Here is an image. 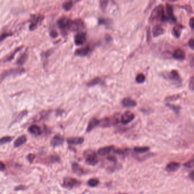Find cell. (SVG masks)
Returning a JSON list of instances; mask_svg holds the SVG:
<instances>
[{
    "mask_svg": "<svg viewBox=\"0 0 194 194\" xmlns=\"http://www.w3.org/2000/svg\"><path fill=\"white\" fill-rule=\"evenodd\" d=\"M172 57L176 60L183 61L185 58V53L182 49H178L173 53Z\"/></svg>",
    "mask_w": 194,
    "mask_h": 194,
    "instance_id": "7c38bea8",
    "label": "cell"
},
{
    "mask_svg": "<svg viewBox=\"0 0 194 194\" xmlns=\"http://www.w3.org/2000/svg\"><path fill=\"white\" fill-rule=\"evenodd\" d=\"M180 96L179 95H173V96H170L166 98V101H175L177 99L179 98Z\"/></svg>",
    "mask_w": 194,
    "mask_h": 194,
    "instance_id": "e575fe53",
    "label": "cell"
},
{
    "mask_svg": "<svg viewBox=\"0 0 194 194\" xmlns=\"http://www.w3.org/2000/svg\"><path fill=\"white\" fill-rule=\"evenodd\" d=\"M149 150V148L146 146L142 147H135L134 148V151L137 153H143L148 152Z\"/></svg>",
    "mask_w": 194,
    "mask_h": 194,
    "instance_id": "83f0119b",
    "label": "cell"
},
{
    "mask_svg": "<svg viewBox=\"0 0 194 194\" xmlns=\"http://www.w3.org/2000/svg\"><path fill=\"white\" fill-rule=\"evenodd\" d=\"M99 183V180L96 178H92L89 179L87 182V185L88 186L91 187H96Z\"/></svg>",
    "mask_w": 194,
    "mask_h": 194,
    "instance_id": "f1b7e54d",
    "label": "cell"
},
{
    "mask_svg": "<svg viewBox=\"0 0 194 194\" xmlns=\"http://www.w3.org/2000/svg\"><path fill=\"white\" fill-rule=\"evenodd\" d=\"M114 149L113 146H107L103 148H101L98 150V154L101 156H104L109 154Z\"/></svg>",
    "mask_w": 194,
    "mask_h": 194,
    "instance_id": "ac0fdd59",
    "label": "cell"
},
{
    "mask_svg": "<svg viewBox=\"0 0 194 194\" xmlns=\"http://www.w3.org/2000/svg\"><path fill=\"white\" fill-rule=\"evenodd\" d=\"M26 186H23V185H20V186H18L16 187L14 189V190H15V191H21V190H26Z\"/></svg>",
    "mask_w": 194,
    "mask_h": 194,
    "instance_id": "f6af8a7d",
    "label": "cell"
},
{
    "mask_svg": "<svg viewBox=\"0 0 194 194\" xmlns=\"http://www.w3.org/2000/svg\"><path fill=\"white\" fill-rule=\"evenodd\" d=\"M194 18L192 17L190 21V26L191 29H194Z\"/></svg>",
    "mask_w": 194,
    "mask_h": 194,
    "instance_id": "c3c4849f",
    "label": "cell"
},
{
    "mask_svg": "<svg viewBox=\"0 0 194 194\" xmlns=\"http://www.w3.org/2000/svg\"><path fill=\"white\" fill-rule=\"evenodd\" d=\"M168 77L170 79L172 80H174L176 82H178L179 83L181 81V77L179 76V74L178 72V71L176 70H172L168 75Z\"/></svg>",
    "mask_w": 194,
    "mask_h": 194,
    "instance_id": "ffe728a7",
    "label": "cell"
},
{
    "mask_svg": "<svg viewBox=\"0 0 194 194\" xmlns=\"http://www.w3.org/2000/svg\"><path fill=\"white\" fill-rule=\"evenodd\" d=\"M145 76L143 73H139L135 78V80L138 83H143L145 81Z\"/></svg>",
    "mask_w": 194,
    "mask_h": 194,
    "instance_id": "4dcf8cb0",
    "label": "cell"
},
{
    "mask_svg": "<svg viewBox=\"0 0 194 194\" xmlns=\"http://www.w3.org/2000/svg\"><path fill=\"white\" fill-rule=\"evenodd\" d=\"M86 39L87 36L85 32H78L75 36V43L77 46L82 45L85 43Z\"/></svg>",
    "mask_w": 194,
    "mask_h": 194,
    "instance_id": "9c48e42d",
    "label": "cell"
},
{
    "mask_svg": "<svg viewBox=\"0 0 194 194\" xmlns=\"http://www.w3.org/2000/svg\"><path fill=\"white\" fill-rule=\"evenodd\" d=\"M28 57V54H27L26 52L22 54L17 59V63L19 65H22L27 60Z\"/></svg>",
    "mask_w": 194,
    "mask_h": 194,
    "instance_id": "d4e9b609",
    "label": "cell"
},
{
    "mask_svg": "<svg viewBox=\"0 0 194 194\" xmlns=\"http://www.w3.org/2000/svg\"><path fill=\"white\" fill-rule=\"evenodd\" d=\"M73 6V2L72 1H67L65 2L63 4V7L65 10L68 11Z\"/></svg>",
    "mask_w": 194,
    "mask_h": 194,
    "instance_id": "1f68e13d",
    "label": "cell"
},
{
    "mask_svg": "<svg viewBox=\"0 0 194 194\" xmlns=\"http://www.w3.org/2000/svg\"><path fill=\"white\" fill-rule=\"evenodd\" d=\"M22 47H21V48H19V49H17V50H15V51H14L11 55H10V56H9V57H8L7 59H6V60H5V61H10V60H11V59L13 58V57H14V55L17 53V51H18V50H20V49H21Z\"/></svg>",
    "mask_w": 194,
    "mask_h": 194,
    "instance_id": "60d3db41",
    "label": "cell"
},
{
    "mask_svg": "<svg viewBox=\"0 0 194 194\" xmlns=\"http://www.w3.org/2000/svg\"><path fill=\"white\" fill-rule=\"evenodd\" d=\"M164 32V30L162 27L158 25H157L153 27V35L154 37L158 36Z\"/></svg>",
    "mask_w": 194,
    "mask_h": 194,
    "instance_id": "cb8c5ba5",
    "label": "cell"
},
{
    "mask_svg": "<svg viewBox=\"0 0 194 194\" xmlns=\"http://www.w3.org/2000/svg\"><path fill=\"white\" fill-rule=\"evenodd\" d=\"M72 169L73 172L75 174H77L79 176H81V175L85 174V170H84V168L77 163H72Z\"/></svg>",
    "mask_w": 194,
    "mask_h": 194,
    "instance_id": "4fadbf2b",
    "label": "cell"
},
{
    "mask_svg": "<svg viewBox=\"0 0 194 194\" xmlns=\"http://www.w3.org/2000/svg\"><path fill=\"white\" fill-rule=\"evenodd\" d=\"M181 166V164L178 162H171L167 164L166 167V171L168 172L176 171Z\"/></svg>",
    "mask_w": 194,
    "mask_h": 194,
    "instance_id": "9a60e30c",
    "label": "cell"
},
{
    "mask_svg": "<svg viewBox=\"0 0 194 194\" xmlns=\"http://www.w3.org/2000/svg\"><path fill=\"white\" fill-rule=\"evenodd\" d=\"M90 51V48L89 46H86L82 47L80 49H77L75 53V55L77 56H86Z\"/></svg>",
    "mask_w": 194,
    "mask_h": 194,
    "instance_id": "2e32d148",
    "label": "cell"
},
{
    "mask_svg": "<svg viewBox=\"0 0 194 194\" xmlns=\"http://www.w3.org/2000/svg\"><path fill=\"white\" fill-rule=\"evenodd\" d=\"M51 36L52 37H53V38H55V37H57V35H58V33H57V32H56V31H52L51 32Z\"/></svg>",
    "mask_w": 194,
    "mask_h": 194,
    "instance_id": "681fc988",
    "label": "cell"
},
{
    "mask_svg": "<svg viewBox=\"0 0 194 194\" xmlns=\"http://www.w3.org/2000/svg\"><path fill=\"white\" fill-rule=\"evenodd\" d=\"M29 131L35 135H39L42 133V131L39 127L36 125H32L29 128Z\"/></svg>",
    "mask_w": 194,
    "mask_h": 194,
    "instance_id": "603a6c76",
    "label": "cell"
},
{
    "mask_svg": "<svg viewBox=\"0 0 194 194\" xmlns=\"http://www.w3.org/2000/svg\"><path fill=\"white\" fill-rule=\"evenodd\" d=\"M106 159H107L108 161H110V162H114V163H116V162H117V158H116L115 156H109L107 157Z\"/></svg>",
    "mask_w": 194,
    "mask_h": 194,
    "instance_id": "f35d334b",
    "label": "cell"
},
{
    "mask_svg": "<svg viewBox=\"0 0 194 194\" xmlns=\"http://www.w3.org/2000/svg\"><path fill=\"white\" fill-rule=\"evenodd\" d=\"M189 45L191 47V49H192L193 50L194 49V39L193 38L190 39V40L189 41Z\"/></svg>",
    "mask_w": 194,
    "mask_h": 194,
    "instance_id": "bcb514c9",
    "label": "cell"
},
{
    "mask_svg": "<svg viewBox=\"0 0 194 194\" xmlns=\"http://www.w3.org/2000/svg\"><path fill=\"white\" fill-rule=\"evenodd\" d=\"M84 28V25L83 21L80 19L71 20L68 29L71 31H79Z\"/></svg>",
    "mask_w": 194,
    "mask_h": 194,
    "instance_id": "5b68a950",
    "label": "cell"
},
{
    "mask_svg": "<svg viewBox=\"0 0 194 194\" xmlns=\"http://www.w3.org/2000/svg\"><path fill=\"white\" fill-rule=\"evenodd\" d=\"M71 20L67 18V17H62L57 22V24L59 26V28H61V29H68L70 23H71Z\"/></svg>",
    "mask_w": 194,
    "mask_h": 194,
    "instance_id": "ba28073f",
    "label": "cell"
},
{
    "mask_svg": "<svg viewBox=\"0 0 194 194\" xmlns=\"http://www.w3.org/2000/svg\"><path fill=\"white\" fill-rule=\"evenodd\" d=\"M35 156L33 154H29L28 156V161L30 162V163H32L34 160H35Z\"/></svg>",
    "mask_w": 194,
    "mask_h": 194,
    "instance_id": "ab89813d",
    "label": "cell"
},
{
    "mask_svg": "<svg viewBox=\"0 0 194 194\" xmlns=\"http://www.w3.org/2000/svg\"><path fill=\"white\" fill-rule=\"evenodd\" d=\"M166 106H167L169 108H170L171 109H172L173 111H174L175 113H178L180 109H181V107L179 106L178 105H175L173 104H166Z\"/></svg>",
    "mask_w": 194,
    "mask_h": 194,
    "instance_id": "d6a6232c",
    "label": "cell"
},
{
    "mask_svg": "<svg viewBox=\"0 0 194 194\" xmlns=\"http://www.w3.org/2000/svg\"><path fill=\"white\" fill-rule=\"evenodd\" d=\"M194 77L192 76L190 80V84H189V87L192 91L194 90Z\"/></svg>",
    "mask_w": 194,
    "mask_h": 194,
    "instance_id": "ee69618b",
    "label": "cell"
},
{
    "mask_svg": "<svg viewBox=\"0 0 194 194\" xmlns=\"http://www.w3.org/2000/svg\"><path fill=\"white\" fill-rule=\"evenodd\" d=\"M61 161L59 157L57 156H51L48 157L47 158H46L45 162H49L50 163H55V162H59Z\"/></svg>",
    "mask_w": 194,
    "mask_h": 194,
    "instance_id": "4316f807",
    "label": "cell"
},
{
    "mask_svg": "<svg viewBox=\"0 0 194 194\" xmlns=\"http://www.w3.org/2000/svg\"><path fill=\"white\" fill-rule=\"evenodd\" d=\"M43 17L42 15H32L31 21V24L30 25V30H34L36 29L38 24H39L43 20Z\"/></svg>",
    "mask_w": 194,
    "mask_h": 194,
    "instance_id": "52a82bcc",
    "label": "cell"
},
{
    "mask_svg": "<svg viewBox=\"0 0 194 194\" xmlns=\"http://www.w3.org/2000/svg\"><path fill=\"white\" fill-rule=\"evenodd\" d=\"M5 168H6L5 164L3 162L0 161V171H4Z\"/></svg>",
    "mask_w": 194,
    "mask_h": 194,
    "instance_id": "7dc6e473",
    "label": "cell"
},
{
    "mask_svg": "<svg viewBox=\"0 0 194 194\" xmlns=\"http://www.w3.org/2000/svg\"><path fill=\"white\" fill-rule=\"evenodd\" d=\"M115 153L118 154L119 155H124L127 153L126 150H121V149H116L114 150Z\"/></svg>",
    "mask_w": 194,
    "mask_h": 194,
    "instance_id": "74e56055",
    "label": "cell"
},
{
    "mask_svg": "<svg viewBox=\"0 0 194 194\" xmlns=\"http://www.w3.org/2000/svg\"><path fill=\"white\" fill-rule=\"evenodd\" d=\"M84 158L86 162L91 166H95L98 162V158L97 154L93 150H88L84 152Z\"/></svg>",
    "mask_w": 194,
    "mask_h": 194,
    "instance_id": "3957f363",
    "label": "cell"
},
{
    "mask_svg": "<svg viewBox=\"0 0 194 194\" xmlns=\"http://www.w3.org/2000/svg\"><path fill=\"white\" fill-rule=\"evenodd\" d=\"M122 104L125 108H131L137 105V102L130 97H126L122 100Z\"/></svg>",
    "mask_w": 194,
    "mask_h": 194,
    "instance_id": "5bb4252c",
    "label": "cell"
},
{
    "mask_svg": "<svg viewBox=\"0 0 194 194\" xmlns=\"http://www.w3.org/2000/svg\"><path fill=\"white\" fill-rule=\"evenodd\" d=\"M13 137L10 136H5L0 138V145H3L11 141Z\"/></svg>",
    "mask_w": 194,
    "mask_h": 194,
    "instance_id": "f546056e",
    "label": "cell"
},
{
    "mask_svg": "<svg viewBox=\"0 0 194 194\" xmlns=\"http://www.w3.org/2000/svg\"><path fill=\"white\" fill-rule=\"evenodd\" d=\"M27 141V138L25 135H21L20 137L17 138V139H16V140L14 141V146L15 148L21 146V145H22L23 144H24Z\"/></svg>",
    "mask_w": 194,
    "mask_h": 194,
    "instance_id": "7402d4cb",
    "label": "cell"
},
{
    "mask_svg": "<svg viewBox=\"0 0 194 194\" xmlns=\"http://www.w3.org/2000/svg\"><path fill=\"white\" fill-rule=\"evenodd\" d=\"M166 13L167 15V18L171 19L173 21H176V17L174 15L173 13V9L172 7V6L170 5L169 3H166Z\"/></svg>",
    "mask_w": 194,
    "mask_h": 194,
    "instance_id": "e0dca14e",
    "label": "cell"
},
{
    "mask_svg": "<svg viewBox=\"0 0 194 194\" xmlns=\"http://www.w3.org/2000/svg\"><path fill=\"white\" fill-rule=\"evenodd\" d=\"M173 35L175 36V37H179L181 35V32H179V30H178L176 28H174L173 29Z\"/></svg>",
    "mask_w": 194,
    "mask_h": 194,
    "instance_id": "b9f144b4",
    "label": "cell"
},
{
    "mask_svg": "<svg viewBox=\"0 0 194 194\" xmlns=\"http://www.w3.org/2000/svg\"><path fill=\"white\" fill-rule=\"evenodd\" d=\"M120 121L119 114H116L113 116L104 118L99 121V125L100 127L103 128L111 127L115 126L119 124Z\"/></svg>",
    "mask_w": 194,
    "mask_h": 194,
    "instance_id": "7a4b0ae2",
    "label": "cell"
},
{
    "mask_svg": "<svg viewBox=\"0 0 194 194\" xmlns=\"http://www.w3.org/2000/svg\"><path fill=\"white\" fill-rule=\"evenodd\" d=\"M135 117L134 115L130 111H126L121 117V122L123 124H127L132 121Z\"/></svg>",
    "mask_w": 194,
    "mask_h": 194,
    "instance_id": "8992f818",
    "label": "cell"
},
{
    "mask_svg": "<svg viewBox=\"0 0 194 194\" xmlns=\"http://www.w3.org/2000/svg\"><path fill=\"white\" fill-rule=\"evenodd\" d=\"M109 20L107 19H105V18H100L98 21V24H108L109 23L108 22Z\"/></svg>",
    "mask_w": 194,
    "mask_h": 194,
    "instance_id": "7bdbcfd3",
    "label": "cell"
},
{
    "mask_svg": "<svg viewBox=\"0 0 194 194\" xmlns=\"http://www.w3.org/2000/svg\"><path fill=\"white\" fill-rule=\"evenodd\" d=\"M99 121L100 120H97L96 118H92L89 122L87 128V132H90L93 129H94L96 127L99 125Z\"/></svg>",
    "mask_w": 194,
    "mask_h": 194,
    "instance_id": "44dd1931",
    "label": "cell"
},
{
    "mask_svg": "<svg viewBox=\"0 0 194 194\" xmlns=\"http://www.w3.org/2000/svg\"><path fill=\"white\" fill-rule=\"evenodd\" d=\"M82 182L77 179L71 177H66L63 180V186L68 189H72L73 188L79 187L81 185Z\"/></svg>",
    "mask_w": 194,
    "mask_h": 194,
    "instance_id": "277c9868",
    "label": "cell"
},
{
    "mask_svg": "<svg viewBox=\"0 0 194 194\" xmlns=\"http://www.w3.org/2000/svg\"><path fill=\"white\" fill-rule=\"evenodd\" d=\"M65 138L63 136L61 135H55L53 137L51 141V145L53 147L58 146L62 145L64 142Z\"/></svg>",
    "mask_w": 194,
    "mask_h": 194,
    "instance_id": "30bf717a",
    "label": "cell"
},
{
    "mask_svg": "<svg viewBox=\"0 0 194 194\" xmlns=\"http://www.w3.org/2000/svg\"><path fill=\"white\" fill-rule=\"evenodd\" d=\"M11 35H12V34H10V33H7V32L3 33L2 35H0V42H1L2 40H3V39H5L7 36H10Z\"/></svg>",
    "mask_w": 194,
    "mask_h": 194,
    "instance_id": "8d00e7d4",
    "label": "cell"
},
{
    "mask_svg": "<svg viewBox=\"0 0 194 194\" xmlns=\"http://www.w3.org/2000/svg\"><path fill=\"white\" fill-rule=\"evenodd\" d=\"M100 6L102 10H105L107 6V4L108 3V1H100Z\"/></svg>",
    "mask_w": 194,
    "mask_h": 194,
    "instance_id": "d590c367",
    "label": "cell"
},
{
    "mask_svg": "<svg viewBox=\"0 0 194 194\" xmlns=\"http://www.w3.org/2000/svg\"><path fill=\"white\" fill-rule=\"evenodd\" d=\"M103 83H104L103 81L100 78L96 77V78L94 79L91 81L89 82L87 84V86L88 87H92V86H96L97 84H102Z\"/></svg>",
    "mask_w": 194,
    "mask_h": 194,
    "instance_id": "484cf974",
    "label": "cell"
},
{
    "mask_svg": "<svg viewBox=\"0 0 194 194\" xmlns=\"http://www.w3.org/2000/svg\"><path fill=\"white\" fill-rule=\"evenodd\" d=\"M184 166L188 168H193L194 167V160L191 159V160L189 161L188 162L185 163L184 164Z\"/></svg>",
    "mask_w": 194,
    "mask_h": 194,
    "instance_id": "836d02e7",
    "label": "cell"
},
{
    "mask_svg": "<svg viewBox=\"0 0 194 194\" xmlns=\"http://www.w3.org/2000/svg\"><path fill=\"white\" fill-rule=\"evenodd\" d=\"M67 141L69 145H77L82 144L84 141V138L81 137H70L67 139Z\"/></svg>",
    "mask_w": 194,
    "mask_h": 194,
    "instance_id": "8fae6325",
    "label": "cell"
},
{
    "mask_svg": "<svg viewBox=\"0 0 194 194\" xmlns=\"http://www.w3.org/2000/svg\"><path fill=\"white\" fill-rule=\"evenodd\" d=\"M190 177L192 179V181H194V171H192L190 175Z\"/></svg>",
    "mask_w": 194,
    "mask_h": 194,
    "instance_id": "f907efd6",
    "label": "cell"
},
{
    "mask_svg": "<svg viewBox=\"0 0 194 194\" xmlns=\"http://www.w3.org/2000/svg\"><path fill=\"white\" fill-rule=\"evenodd\" d=\"M25 71L24 69H10V70H8L5 71V72H3V73L2 74V77H5V76H9L11 75H18L20 73H22Z\"/></svg>",
    "mask_w": 194,
    "mask_h": 194,
    "instance_id": "d6986e66",
    "label": "cell"
},
{
    "mask_svg": "<svg viewBox=\"0 0 194 194\" xmlns=\"http://www.w3.org/2000/svg\"><path fill=\"white\" fill-rule=\"evenodd\" d=\"M150 20L151 21L158 20L161 21H167L168 20L167 15L164 13V7L162 5L157 6L152 11Z\"/></svg>",
    "mask_w": 194,
    "mask_h": 194,
    "instance_id": "6da1fadb",
    "label": "cell"
}]
</instances>
